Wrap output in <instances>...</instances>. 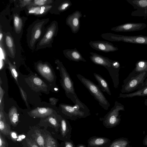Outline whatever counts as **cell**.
<instances>
[{
  "label": "cell",
  "mask_w": 147,
  "mask_h": 147,
  "mask_svg": "<svg viewBox=\"0 0 147 147\" xmlns=\"http://www.w3.org/2000/svg\"><path fill=\"white\" fill-rule=\"evenodd\" d=\"M32 82L35 86L39 88H43L47 86L44 82L38 77H33L32 79Z\"/></svg>",
  "instance_id": "d4e9b609"
},
{
  "label": "cell",
  "mask_w": 147,
  "mask_h": 147,
  "mask_svg": "<svg viewBox=\"0 0 147 147\" xmlns=\"http://www.w3.org/2000/svg\"><path fill=\"white\" fill-rule=\"evenodd\" d=\"M143 142L144 145L147 146V135L145 138Z\"/></svg>",
  "instance_id": "b9f144b4"
},
{
  "label": "cell",
  "mask_w": 147,
  "mask_h": 147,
  "mask_svg": "<svg viewBox=\"0 0 147 147\" xmlns=\"http://www.w3.org/2000/svg\"><path fill=\"white\" fill-rule=\"evenodd\" d=\"M1 84L0 86V105L1 106V101L3 97L4 94V90L2 88Z\"/></svg>",
  "instance_id": "d590c367"
},
{
  "label": "cell",
  "mask_w": 147,
  "mask_h": 147,
  "mask_svg": "<svg viewBox=\"0 0 147 147\" xmlns=\"http://www.w3.org/2000/svg\"><path fill=\"white\" fill-rule=\"evenodd\" d=\"M9 117L11 124L13 126L16 125L18 122L19 118L17 110L15 107H12L10 109Z\"/></svg>",
  "instance_id": "44dd1931"
},
{
  "label": "cell",
  "mask_w": 147,
  "mask_h": 147,
  "mask_svg": "<svg viewBox=\"0 0 147 147\" xmlns=\"http://www.w3.org/2000/svg\"><path fill=\"white\" fill-rule=\"evenodd\" d=\"M4 65L3 60L0 59V69L1 70L3 68Z\"/></svg>",
  "instance_id": "60d3db41"
},
{
  "label": "cell",
  "mask_w": 147,
  "mask_h": 147,
  "mask_svg": "<svg viewBox=\"0 0 147 147\" xmlns=\"http://www.w3.org/2000/svg\"><path fill=\"white\" fill-rule=\"evenodd\" d=\"M147 86V78L146 79L144 83V87L146 86Z\"/></svg>",
  "instance_id": "ee69618b"
},
{
  "label": "cell",
  "mask_w": 147,
  "mask_h": 147,
  "mask_svg": "<svg viewBox=\"0 0 147 147\" xmlns=\"http://www.w3.org/2000/svg\"><path fill=\"white\" fill-rule=\"evenodd\" d=\"M128 142L124 138H120L114 140L107 147H126Z\"/></svg>",
  "instance_id": "7402d4cb"
},
{
  "label": "cell",
  "mask_w": 147,
  "mask_h": 147,
  "mask_svg": "<svg viewBox=\"0 0 147 147\" xmlns=\"http://www.w3.org/2000/svg\"><path fill=\"white\" fill-rule=\"evenodd\" d=\"M0 133L5 135H9L10 133V129L6 123L3 113L1 111L0 113Z\"/></svg>",
  "instance_id": "ffe728a7"
},
{
  "label": "cell",
  "mask_w": 147,
  "mask_h": 147,
  "mask_svg": "<svg viewBox=\"0 0 147 147\" xmlns=\"http://www.w3.org/2000/svg\"><path fill=\"white\" fill-rule=\"evenodd\" d=\"M111 142L108 138L93 136L88 140L87 147H107Z\"/></svg>",
  "instance_id": "7c38bea8"
},
{
  "label": "cell",
  "mask_w": 147,
  "mask_h": 147,
  "mask_svg": "<svg viewBox=\"0 0 147 147\" xmlns=\"http://www.w3.org/2000/svg\"><path fill=\"white\" fill-rule=\"evenodd\" d=\"M9 68L11 71V75L15 80L18 84V74L16 71V68L15 66L9 63Z\"/></svg>",
  "instance_id": "4316f807"
},
{
  "label": "cell",
  "mask_w": 147,
  "mask_h": 147,
  "mask_svg": "<svg viewBox=\"0 0 147 147\" xmlns=\"http://www.w3.org/2000/svg\"><path fill=\"white\" fill-rule=\"evenodd\" d=\"M146 76H147V69L146 70Z\"/></svg>",
  "instance_id": "7dc6e473"
},
{
  "label": "cell",
  "mask_w": 147,
  "mask_h": 147,
  "mask_svg": "<svg viewBox=\"0 0 147 147\" xmlns=\"http://www.w3.org/2000/svg\"><path fill=\"white\" fill-rule=\"evenodd\" d=\"M27 143L29 147H39L36 143L31 140L28 139L27 140Z\"/></svg>",
  "instance_id": "4dcf8cb0"
},
{
  "label": "cell",
  "mask_w": 147,
  "mask_h": 147,
  "mask_svg": "<svg viewBox=\"0 0 147 147\" xmlns=\"http://www.w3.org/2000/svg\"><path fill=\"white\" fill-rule=\"evenodd\" d=\"M61 135L64 141L70 140L72 128L66 119L61 118L60 123Z\"/></svg>",
  "instance_id": "4fadbf2b"
},
{
  "label": "cell",
  "mask_w": 147,
  "mask_h": 147,
  "mask_svg": "<svg viewBox=\"0 0 147 147\" xmlns=\"http://www.w3.org/2000/svg\"><path fill=\"white\" fill-rule=\"evenodd\" d=\"M6 42L7 45L9 47H11L13 46V43L11 38L9 36H7L6 38Z\"/></svg>",
  "instance_id": "1f68e13d"
},
{
  "label": "cell",
  "mask_w": 147,
  "mask_h": 147,
  "mask_svg": "<svg viewBox=\"0 0 147 147\" xmlns=\"http://www.w3.org/2000/svg\"><path fill=\"white\" fill-rule=\"evenodd\" d=\"M19 88L20 93L22 96L23 99L24 100L25 102L26 105L28 106V104L27 101V95L26 92L24 91L22 88L19 86Z\"/></svg>",
  "instance_id": "f546056e"
},
{
  "label": "cell",
  "mask_w": 147,
  "mask_h": 147,
  "mask_svg": "<svg viewBox=\"0 0 147 147\" xmlns=\"http://www.w3.org/2000/svg\"><path fill=\"white\" fill-rule=\"evenodd\" d=\"M48 121L52 125L57 129L60 126V124H59L56 119L54 118L50 117L48 119Z\"/></svg>",
  "instance_id": "83f0119b"
},
{
  "label": "cell",
  "mask_w": 147,
  "mask_h": 147,
  "mask_svg": "<svg viewBox=\"0 0 147 147\" xmlns=\"http://www.w3.org/2000/svg\"><path fill=\"white\" fill-rule=\"evenodd\" d=\"M41 34V31L39 30H37L35 34L34 38L35 39H37L38 38Z\"/></svg>",
  "instance_id": "ab89813d"
},
{
  "label": "cell",
  "mask_w": 147,
  "mask_h": 147,
  "mask_svg": "<svg viewBox=\"0 0 147 147\" xmlns=\"http://www.w3.org/2000/svg\"><path fill=\"white\" fill-rule=\"evenodd\" d=\"M45 140V147H58L55 140L50 136H47Z\"/></svg>",
  "instance_id": "cb8c5ba5"
},
{
  "label": "cell",
  "mask_w": 147,
  "mask_h": 147,
  "mask_svg": "<svg viewBox=\"0 0 147 147\" xmlns=\"http://www.w3.org/2000/svg\"><path fill=\"white\" fill-rule=\"evenodd\" d=\"M3 37V34L1 33L0 34V41H1Z\"/></svg>",
  "instance_id": "bcb514c9"
},
{
  "label": "cell",
  "mask_w": 147,
  "mask_h": 147,
  "mask_svg": "<svg viewBox=\"0 0 147 147\" xmlns=\"http://www.w3.org/2000/svg\"><path fill=\"white\" fill-rule=\"evenodd\" d=\"M35 141L39 147H45V140L40 132L38 130L35 131Z\"/></svg>",
  "instance_id": "603a6c76"
},
{
  "label": "cell",
  "mask_w": 147,
  "mask_h": 147,
  "mask_svg": "<svg viewBox=\"0 0 147 147\" xmlns=\"http://www.w3.org/2000/svg\"><path fill=\"white\" fill-rule=\"evenodd\" d=\"M82 16L81 12L77 10L67 17L66 24L70 28L72 33L76 34L79 31L80 27V19Z\"/></svg>",
  "instance_id": "8fae6325"
},
{
  "label": "cell",
  "mask_w": 147,
  "mask_h": 147,
  "mask_svg": "<svg viewBox=\"0 0 147 147\" xmlns=\"http://www.w3.org/2000/svg\"><path fill=\"white\" fill-rule=\"evenodd\" d=\"M144 104L146 106H147V98L145 99L144 102Z\"/></svg>",
  "instance_id": "f6af8a7d"
},
{
  "label": "cell",
  "mask_w": 147,
  "mask_h": 147,
  "mask_svg": "<svg viewBox=\"0 0 147 147\" xmlns=\"http://www.w3.org/2000/svg\"><path fill=\"white\" fill-rule=\"evenodd\" d=\"M76 147H86V146L83 144H78Z\"/></svg>",
  "instance_id": "7bdbcfd3"
},
{
  "label": "cell",
  "mask_w": 147,
  "mask_h": 147,
  "mask_svg": "<svg viewBox=\"0 0 147 147\" xmlns=\"http://www.w3.org/2000/svg\"><path fill=\"white\" fill-rule=\"evenodd\" d=\"M47 1L45 0H36L34 1V3L37 5H41L45 4Z\"/></svg>",
  "instance_id": "836d02e7"
},
{
  "label": "cell",
  "mask_w": 147,
  "mask_h": 147,
  "mask_svg": "<svg viewBox=\"0 0 147 147\" xmlns=\"http://www.w3.org/2000/svg\"><path fill=\"white\" fill-rule=\"evenodd\" d=\"M76 76L91 95L98 102L99 105L105 110H108L110 104L98 85L80 74H77Z\"/></svg>",
  "instance_id": "3957f363"
},
{
  "label": "cell",
  "mask_w": 147,
  "mask_h": 147,
  "mask_svg": "<svg viewBox=\"0 0 147 147\" xmlns=\"http://www.w3.org/2000/svg\"><path fill=\"white\" fill-rule=\"evenodd\" d=\"M61 79V85L67 97L74 104L78 98L75 92L74 82L66 69L60 61L58 63Z\"/></svg>",
  "instance_id": "277c9868"
},
{
  "label": "cell",
  "mask_w": 147,
  "mask_h": 147,
  "mask_svg": "<svg viewBox=\"0 0 147 147\" xmlns=\"http://www.w3.org/2000/svg\"><path fill=\"white\" fill-rule=\"evenodd\" d=\"M37 69L40 74L49 81H52L54 76L51 68L46 64H39L37 66Z\"/></svg>",
  "instance_id": "2e32d148"
},
{
  "label": "cell",
  "mask_w": 147,
  "mask_h": 147,
  "mask_svg": "<svg viewBox=\"0 0 147 147\" xmlns=\"http://www.w3.org/2000/svg\"><path fill=\"white\" fill-rule=\"evenodd\" d=\"M58 100V99L54 98H49V101L53 105H55Z\"/></svg>",
  "instance_id": "74e56055"
},
{
  "label": "cell",
  "mask_w": 147,
  "mask_h": 147,
  "mask_svg": "<svg viewBox=\"0 0 147 147\" xmlns=\"http://www.w3.org/2000/svg\"><path fill=\"white\" fill-rule=\"evenodd\" d=\"M63 53L66 57L70 60L77 62L80 61L86 62L76 48L65 50L63 51Z\"/></svg>",
  "instance_id": "9a60e30c"
},
{
  "label": "cell",
  "mask_w": 147,
  "mask_h": 147,
  "mask_svg": "<svg viewBox=\"0 0 147 147\" xmlns=\"http://www.w3.org/2000/svg\"><path fill=\"white\" fill-rule=\"evenodd\" d=\"M45 7L44 6L40 7H34L30 9L29 11L30 13H35L36 14H42L45 11Z\"/></svg>",
  "instance_id": "484cf974"
},
{
  "label": "cell",
  "mask_w": 147,
  "mask_h": 147,
  "mask_svg": "<svg viewBox=\"0 0 147 147\" xmlns=\"http://www.w3.org/2000/svg\"><path fill=\"white\" fill-rule=\"evenodd\" d=\"M53 34V32L51 30H49L47 33L46 37L47 39H49L52 38Z\"/></svg>",
  "instance_id": "8d00e7d4"
},
{
  "label": "cell",
  "mask_w": 147,
  "mask_h": 147,
  "mask_svg": "<svg viewBox=\"0 0 147 147\" xmlns=\"http://www.w3.org/2000/svg\"><path fill=\"white\" fill-rule=\"evenodd\" d=\"M59 108L64 118L72 121L85 118L91 115L89 108L78 98L74 105L61 104L59 105Z\"/></svg>",
  "instance_id": "6da1fadb"
},
{
  "label": "cell",
  "mask_w": 147,
  "mask_h": 147,
  "mask_svg": "<svg viewBox=\"0 0 147 147\" xmlns=\"http://www.w3.org/2000/svg\"><path fill=\"white\" fill-rule=\"evenodd\" d=\"M147 96V86L142 89L133 92L129 93H120L118 98H132L135 96Z\"/></svg>",
  "instance_id": "d6986e66"
},
{
  "label": "cell",
  "mask_w": 147,
  "mask_h": 147,
  "mask_svg": "<svg viewBox=\"0 0 147 147\" xmlns=\"http://www.w3.org/2000/svg\"><path fill=\"white\" fill-rule=\"evenodd\" d=\"M0 147H6V143L0 133Z\"/></svg>",
  "instance_id": "d6a6232c"
},
{
  "label": "cell",
  "mask_w": 147,
  "mask_h": 147,
  "mask_svg": "<svg viewBox=\"0 0 147 147\" xmlns=\"http://www.w3.org/2000/svg\"><path fill=\"white\" fill-rule=\"evenodd\" d=\"M147 26L143 23H127L113 27L111 30L117 32H133L142 30Z\"/></svg>",
  "instance_id": "9c48e42d"
},
{
  "label": "cell",
  "mask_w": 147,
  "mask_h": 147,
  "mask_svg": "<svg viewBox=\"0 0 147 147\" xmlns=\"http://www.w3.org/2000/svg\"><path fill=\"white\" fill-rule=\"evenodd\" d=\"M63 147H75L73 141L71 139L64 141L63 143Z\"/></svg>",
  "instance_id": "f1b7e54d"
},
{
  "label": "cell",
  "mask_w": 147,
  "mask_h": 147,
  "mask_svg": "<svg viewBox=\"0 0 147 147\" xmlns=\"http://www.w3.org/2000/svg\"><path fill=\"white\" fill-rule=\"evenodd\" d=\"M132 5L136 10L133 11L131 15L132 16H147V0H126Z\"/></svg>",
  "instance_id": "ba28073f"
},
{
  "label": "cell",
  "mask_w": 147,
  "mask_h": 147,
  "mask_svg": "<svg viewBox=\"0 0 147 147\" xmlns=\"http://www.w3.org/2000/svg\"><path fill=\"white\" fill-rule=\"evenodd\" d=\"M103 38L111 41H122L136 44L147 45V36H124L111 33H104L101 35Z\"/></svg>",
  "instance_id": "8992f818"
},
{
  "label": "cell",
  "mask_w": 147,
  "mask_h": 147,
  "mask_svg": "<svg viewBox=\"0 0 147 147\" xmlns=\"http://www.w3.org/2000/svg\"><path fill=\"white\" fill-rule=\"evenodd\" d=\"M89 44L92 49L105 53L113 52L118 50L117 47L115 46L112 43L107 41H90Z\"/></svg>",
  "instance_id": "30bf717a"
},
{
  "label": "cell",
  "mask_w": 147,
  "mask_h": 147,
  "mask_svg": "<svg viewBox=\"0 0 147 147\" xmlns=\"http://www.w3.org/2000/svg\"><path fill=\"white\" fill-rule=\"evenodd\" d=\"M14 22L15 27H18L19 26L20 23V20L19 18L17 16H15L14 18Z\"/></svg>",
  "instance_id": "e575fe53"
},
{
  "label": "cell",
  "mask_w": 147,
  "mask_h": 147,
  "mask_svg": "<svg viewBox=\"0 0 147 147\" xmlns=\"http://www.w3.org/2000/svg\"><path fill=\"white\" fill-rule=\"evenodd\" d=\"M125 110L124 106L121 103L116 101L114 106L103 117L100 118L103 125L107 128H111L118 125L121 121L119 111Z\"/></svg>",
  "instance_id": "5b68a950"
},
{
  "label": "cell",
  "mask_w": 147,
  "mask_h": 147,
  "mask_svg": "<svg viewBox=\"0 0 147 147\" xmlns=\"http://www.w3.org/2000/svg\"><path fill=\"white\" fill-rule=\"evenodd\" d=\"M53 112L52 109L49 108H37L31 111L30 114L35 117H43L49 115Z\"/></svg>",
  "instance_id": "e0dca14e"
},
{
  "label": "cell",
  "mask_w": 147,
  "mask_h": 147,
  "mask_svg": "<svg viewBox=\"0 0 147 147\" xmlns=\"http://www.w3.org/2000/svg\"><path fill=\"white\" fill-rule=\"evenodd\" d=\"M90 53L91 55L90 58L92 62L104 67L108 71L113 83L119 82V71L120 65L118 61L111 60L96 53L91 52Z\"/></svg>",
  "instance_id": "7a4b0ae2"
},
{
  "label": "cell",
  "mask_w": 147,
  "mask_h": 147,
  "mask_svg": "<svg viewBox=\"0 0 147 147\" xmlns=\"http://www.w3.org/2000/svg\"><path fill=\"white\" fill-rule=\"evenodd\" d=\"M146 73V71H145L123 83L121 90V93H129L143 88L144 82L147 78Z\"/></svg>",
  "instance_id": "52a82bcc"
},
{
  "label": "cell",
  "mask_w": 147,
  "mask_h": 147,
  "mask_svg": "<svg viewBox=\"0 0 147 147\" xmlns=\"http://www.w3.org/2000/svg\"><path fill=\"white\" fill-rule=\"evenodd\" d=\"M136 67L128 77L123 81L126 82L131 78L135 77L147 69V60H142L138 61L136 64Z\"/></svg>",
  "instance_id": "5bb4252c"
},
{
  "label": "cell",
  "mask_w": 147,
  "mask_h": 147,
  "mask_svg": "<svg viewBox=\"0 0 147 147\" xmlns=\"http://www.w3.org/2000/svg\"><path fill=\"white\" fill-rule=\"evenodd\" d=\"M93 75L102 91L111 96V94L107 82L100 75L96 73H94Z\"/></svg>",
  "instance_id": "ac0fdd59"
},
{
  "label": "cell",
  "mask_w": 147,
  "mask_h": 147,
  "mask_svg": "<svg viewBox=\"0 0 147 147\" xmlns=\"http://www.w3.org/2000/svg\"><path fill=\"white\" fill-rule=\"evenodd\" d=\"M0 59H1L3 60L5 59V53L1 47H0Z\"/></svg>",
  "instance_id": "f35d334b"
}]
</instances>
